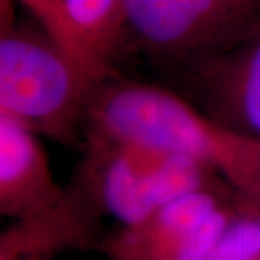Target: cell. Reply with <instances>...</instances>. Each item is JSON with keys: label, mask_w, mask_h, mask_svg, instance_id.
<instances>
[{"label": "cell", "mask_w": 260, "mask_h": 260, "mask_svg": "<svg viewBox=\"0 0 260 260\" xmlns=\"http://www.w3.org/2000/svg\"><path fill=\"white\" fill-rule=\"evenodd\" d=\"M95 83L64 48L41 29L2 22L0 114L38 136L71 145L85 130Z\"/></svg>", "instance_id": "1"}, {"label": "cell", "mask_w": 260, "mask_h": 260, "mask_svg": "<svg viewBox=\"0 0 260 260\" xmlns=\"http://www.w3.org/2000/svg\"><path fill=\"white\" fill-rule=\"evenodd\" d=\"M221 133V126L178 94L110 75L91 95L84 138L189 155L217 171Z\"/></svg>", "instance_id": "2"}, {"label": "cell", "mask_w": 260, "mask_h": 260, "mask_svg": "<svg viewBox=\"0 0 260 260\" xmlns=\"http://www.w3.org/2000/svg\"><path fill=\"white\" fill-rule=\"evenodd\" d=\"M127 35L153 59L194 70L260 30V0H126Z\"/></svg>", "instance_id": "3"}, {"label": "cell", "mask_w": 260, "mask_h": 260, "mask_svg": "<svg viewBox=\"0 0 260 260\" xmlns=\"http://www.w3.org/2000/svg\"><path fill=\"white\" fill-rule=\"evenodd\" d=\"M39 138L0 114V213L15 223L49 213L64 197Z\"/></svg>", "instance_id": "4"}, {"label": "cell", "mask_w": 260, "mask_h": 260, "mask_svg": "<svg viewBox=\"0 0 260 260\" xmlns=\"http://www.w3.org/2000/svg\"><path fill=\"white\" fill-rule=\"evenodd\" d=\"M191 71L201 91L204 114L224 129L260 138V30Z\"/></svg>", "instance_id": "5"}, {"label": "cell", "mask_w": 260, "mask_h": 260, "mask_svg": "<svg viewBox=\"0 0 260 260\" xmlns=\"http://www.w3.org/2000/svg\"><path fill=\"white\" fill-rule=\"evenodd\" d=\"M234 194L236 189L223 182L182 197L107 236L99 249L109 260H169L192 229Z\"/></svg>", "instance_id": "6"}, {"label": "cell", "mask_w": 260, "mask_h": 260, "mask_svg": "<svg viewBox=\"0 0 260 260\" xmlns=\"http://www.w3.org/2000/svg\"><path fill=\"white\" fill-rule=\"evenodd\" d=\"M103 215L80 178L64 188L54 210L2 233L0 260H52L59 251L93 242L94 224Z\"/></svg>", "instance_id": "7"}, {"label": "cell", "mask_w": 260, "mask_h": 260, "mask_svg": "<svg viewBox=\"0 0 260 260\" xmlns=\"http://www.w3.org/2000/svg\"><path fill=\"white\" fill-rule=\"evenodd\" d=\"M64 8L78 61L100 84L127 35L126 0H64Z\"/></svg>", "instance_id": "8"}, {"label": "cell", "mask_w": 260, "mask_h": 260, "mask_svg": "<svg viewBox=\"0 0 260 260\" xmlns=\"http://www.w3.org/2000/svg\"><path fill=\"white\" fill-rule=\"evenodd\" d=\"M217 171L239 194L260 205V138L223 127Z\"/></svg>", "instance_id": "9"}, {"label": "cell", "mask_w": 260, "mask_h": 260, "mask_svg": "<svg viewBox=\"0 0 260 260\" xmlns=\"http://www.w3.org/2000/svg\"><path fill=\"white\" fill-rule=\"evenodd\" d=\"M211 260H260V205L242 195V204Z\"/></svg>", "instance_id": "10"}, {"label": "cell", "mask_w": 260, "mask_h": 260, "mask_svg": "<svg viewBox=\"0 0 260 260\" xmlns=\"http://www.w3.org/2000/svg\"><path fill=\"white\" fill-rule=\"evenodd\" d=\"M9 2H16L25 9H28L48 37L52 38L59 47L64 48L80 64L75 49L74 37L65 13L64 0H9Z\"/></svg>", "instance_id": "11"}]
</instances>
